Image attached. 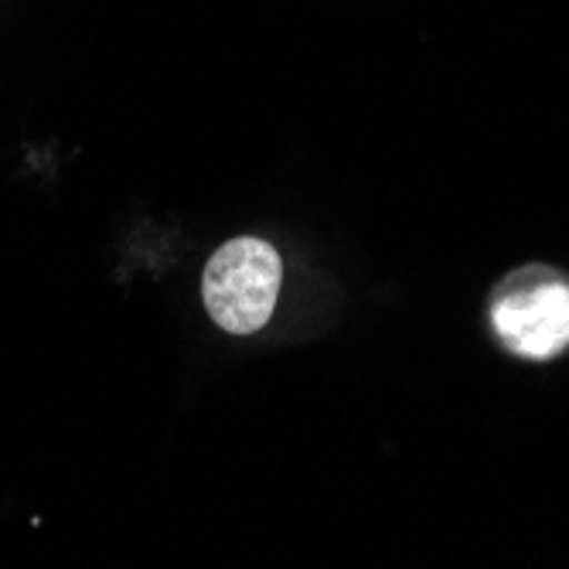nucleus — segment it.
I'll use <instances>...</instances> for the list:
<instances>
[{
	"label": "nucleus",
	"mask_w": 569,
	"mask_h": 569,
	"mask_svg": "<svg viewBox=\"0 0 569 569\" xmlns=\"http://www.w3.org/2000/svg\"><path fill=\"white\" fill-rule=\"evenodd\" d=\"M491 328L515 355L556 358L569 348V283L549 270L511 277L491 300Z\"/></svg>",
	"instance_id": "nucleus-2"
},
{
	"label": "nucleus",
	"mask_w": 569,
	"mask_h": 569,
	"mask_svg": "<svg viewBox=\"0 0 569 569\" xmlns=\"http://www.w3.org/2000/svg\"><path fill=\"white\" fill-rule=\"evenodd\" d=\"M280 256L263 239H232L226 242L209 267H204L201 293L209 318L229 335H252L260 331L280 293Z\"/></svg>",
	"instance_id": "nucleus-1"
}]
</instances>
